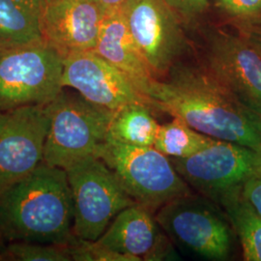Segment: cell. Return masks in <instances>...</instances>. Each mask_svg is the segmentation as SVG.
<instances>
[{
	"mask_svg": "<svg viewBox=\"0 0 261 261\" xmlns=\"http://www.w3.org/2000/svg\"><path fill=\"white\" fill-rule=\"evenodd\" d=\"M155 111L213 139L261 151V117L244 108L202 67L177 64L151 84Z\"/></svg>",
	"mask_w": 261,
	"mask_h": 261,
	"instance_id": "obj_1",
	"label": "cell"
},
{
	"mask_svg": "<svg viewBox=\"0 0 261 261\" xmlns=\"http://www.w3.org/2000/svg\"><path fill=\"white\" fill-rule=\"evenodd\" d=\"M74 205L64 168L41 163L0 194V236L9 242L68 244Z\"/></svg>",
	"mask_w": 261,
	"mask_h": 261,
	"instance_id": "obj_2",
	"label": "cell"
},
{
	"mask_svg": "<svg viewBox=\"0 0 261 261\" xmlns=\"http://www.w3.org/2000/svg\"><path fill=\"white\" fill-rule=\"evenodd\" d=\"M155 218L186 254L205 260L232 258L237 236L224 209L212 199L194 194L181 196L162 206Z\"/></svg>",
	"mask_w": 261,
	"mask_h": 261,
	"instance_id": "obj_3",
	"label": "cell"
},
{
	"mask_svg": "<svg viewBox=\"0 0 261 261\" xmlns=\"http://www.w3.org/2000/svg\"><path fill=\"white\" fill-rule=\"evenodd\" d=\"M96 156L112 168L132 198L152 213L193 194L170 159L154 146H135L107 138Z\"/></svg>",
	"mask_w": 261,
	"mask_h": 261,
	"instance_id": "obj_4",
	"label": "cell"
},
{
	"mask_svg": "<svg viewBox=\"0 0 261 261\" xmlns=\"http://www.w3.org/2000/svg\"><path fill=\"white\" fill-rule=\"evenodd\" d=\"M49 123L44 163L66 169L96 155L107 140L114 112L62 90L48 103Z\"/></svg>",
	"mask_w": 261,
	"mask_h": 261,
	"instance_id": "obj_5",
	"label": "cell"
},
{
	"mask_svg": "<svg viewBox=\"0 0 261 261\" xmlns=\"http://www.w3.org/2000/svg\"><path fill=\"white\" fill-rule=\"evenodd\" d=\"M74 205V234L97 241L123 209L137 202L103 160L91 155L65 169Z\"/></svg>",
	"mask_w": 261,
	"mask_h": 261,
	"instance_id": "obj_6",
	"label": "cell"
},
{
	"mask_svg": "<svg viewBox=\"0 0 261 261\" xmlns=\"http://www.w3.org/2000/svg\"><path fill=\"white\" fill-rule=\"evenodd\" d=\"M63 68L45 42L0 48V111L50 103L64 88Z\"/></svg>",
	"mask_w": 261,
	"mask_h": 261,
	"instance_id": "obj_7",
	"label": "cell"
},
{
	"mask_svg": "<svg viewBox=\"0 0 261 261\" xmlns=\"http://www.w3.org/2000/svg\"><path fill=\"white\" fill-rule=\"evenodd\" d=\"M170 161L189 186L215 202L261 174V151L225 140H214L190 157Z\"/></svg>",
	"mask_w": 261,
	"mask_h": 261,
	"instance_id": "obj_8",
	"label": "cell"
},
{
	"mask_svg": "<svg viewBox=\"0 0 261 261\" xmlns=\"http://www.w3.org/2000/svg\"><path fill=\"white\" fill-rule=\"evenodd\" d=\"M122 13L152 74L163 79L186 49L182 20L165 0H129Z\"/></svg>",
	"mask_w": 261,
	"mask_h": 261,
	"instance_id": "obj_9",
	"label": "cell"
},
{
	"mask_svg": "<svg viewBox=\"0 0 261 261\" xmlns=\"http://www.w3.org/2000/svg\"><path fill=\"white\" fill-rule=\"evenodd\" d=\"M48 103L0 111V194L44 161Z\"/></svg>",
	"mask_w": 261,
	"mask_h": 261,
	"instance_id": "obj_10",
	"label": "cell"
},
{
	"mask_svg": "<svg viewBox=\"0 0 261 261\" xmlns=\"http://www.w3.org/2000/svg\"><path fill=\"white\" fill-rule=\"evenodd\" d=\"M203 67L237 102L261 117V56L239 33L210 38Z\"/></svg>",
	"mask_w": 261,
	"mask_h": 261,
	"instance_id": "obj_11",
	"label": "cell"
},
{
	"mask_svg": "<svg viewBox=\"0 0 261 261\" xmlns=\"http://www.w3.org/2000/svg\"><path fill=\"white\" fill-rule=\"evenodd\" d=\"M63 63V86L75 89L90 103L112 112L135 103H146L154 110L152 102L126 75L94 50L67 56Z\"/></svg>",
	"mask_w": 261,
	"mask_h": 261,
	"instance_id": "obj_12",
	"label": "cell"
},
{
	"mask_svg": "<svg viewBox=\"0 0 261 261\" xmlns=\"http://www.w3.org/2000/svg\"><path fill=\"white\" fill-rule=\"evenodd\" d=\"M107 14L91 0H56L45 5L44 42L63 59L94 50Z\"/></svg>",
	"mask_w": 261,
	"mask_h": 261,
	"instance_id": "obj_13",
	"label": "cell"
},
{
	"mask_svg": "<svg viewBox=\"0 0 261 261\" xmlns=\"http://www.w3.org/2000/svg\"><path fill=\"white\" fill-rule=\"evenodd\" d=\"M152 214L138 203L123 209L97 242L134 261L172 259L174 245Z\"/></svg>",
	"mask_w": 261,
	"mask_h": 261,
	"instance_id": "obj_14",
	"label": "cell"
},
{
	"mask_svg": "<svg viewBox=\"0 0 261 261\" xmlns=\"http://www.w3.org/2000/svg\"><path fill=\"white\" fill-rule=\"evenodd\" d=\"M94 51L117 68L148 98L156 77L132 37L122 10L106 16Z\"/></svg>",
	"mask_w": 261,
	"mask_h": 261,
	"instance_id": "obj_15",
	"label": "cell"
},
{
	"mask_svg": "<svg viewBox=\"0 0 261 261\" xmlns=\"http://www.w3.org/2000/svg\"><path fill=\"white\" fill-rule=\"evenodd\" d=\"M44 0H0V48L43 43Z\"/></svg>",
	"mask_w": 261,
	"mask_h": 261,
	"instance_id": "obj_16",
	"label": "cell"
},
{
	"mask_svg": "<svg viewBox=\"0 0 261 261\" xmlns=\"http://www.w3.org/2000/svg\"><path fill=\"white\" fill-rule=\"evenodd\" d=\"M216 203L224 209L233 226L244 260L261 261V216L243 197L242 188L224 194Z\"/></svg>",
	"mask_w": 261,
	"mask_h": 261,
	"instance_id": "obj_17",
	"label": "cell"
},
{
	"mask_svg": "<svg viewBox=\"0 0 261 261\" xmlns=\"http://www.w3.org/2000/svg\"><path fill=\"white\" fill-rule=\"evenodd\" d=\"M146 103H129L114 112L108 137L125 144L153 146L160 125Z\"/></svg>",
	"mask_w": 261,
	"mask_h": 261,
	"instance_id": "obj_18",
	"label": "cell"
},
{
	"mask_svg": "<svg viewBox=\"0 0 261 261\" xmlns=\"http://www.w3.org/2000/svg\"><path fill=\"white\" fill-rule=\"evenodd\" d=\"M214 140L174 117L172 121L160 125L153 146L168 158L183 159L205 148Z\"/></svg>",
	"mask_w": 261,
	"mask_h": 261,
	"instance_id": "obj_19",
	"label": "cell"
},
{
	"mask_svg": "<svg viewBox=\"0 0 261 261\" xmlns=\"http://www.w3.org/2000/svg\"><path fill=\"white\" fill-rule=\"evenodd\" d=\"M0 260L70 261L68 244L10 242L0 253Z\"/></svg>",
	"mask_w": 261,
	"mask_h": 261,
	"instance_id": "obj_20",
	"label": "cell"
},
{
	"mask_svg": "<svg viewBox=\"0 0 261 261\" xmlns=\"http://www.w3.org/2000/svg\"><path fill=\"white\" fill-rule=\"evenodd\" d=\"M72 260L75 261H134L130 257L102 246L97 241H88L74 237L68 243Z\"/></svg>",
	"mask_w": 261,
	"mask_h": 261,
	"instance_id": "obj_21",
	"label": "cell"
},
{
	"mask_svg": "<svg viewBox=\"0 0 261 261\" xmlns=\"http://www.w3.org/2000/svg\"><path fill=\"white\" fill-rule=\"evenodd\" d=\"M216 3L233 27L261 21V0H216Z\"/></svg>",
	"mask_w": 261,
	"mask_h": 261,
	"instance_id": "obj_22",
	"label": "cell"
},
{
	"mask_svg": "<svg viewBox=\"0 0 261 261\" xmlns=\"http://www.w3.org/2000/svg\"><path fill=\"white\" fill-rule=\"evenodd\" d=\"M182 21L190 22L201 17L208 9V0H165Z\"/></svg>",
	"mask_w": 261,
	"mask_h": 261,
	"instance_id": "obj_23",
	"label": "cell"
},
{
	"mask_svg": "<svg viewBox=\"0 0 261 261\" xmlns=\"http://www.w3.org/2000/svg\"><path fill=\"white\" fill-rule=\"evenodd\" d=\"M242 196L253 210L261 216V174L251 178L244 184Z\"/></svg>",
	"mask_w": 261,
	"mask_h": 261,
	"instance_id": "obj_24",
	"label": "cell"
},
{
	"mask_svg": "<svg viewBox=\"0 0 261 261\" xmlns=\"http://www.w3.org/2000/svg\"><path fill=\"white\" fill-rule=\"evenodd\" d=\"M239 33L261 56V21L252 24L235 25Z\"/></svg>",
	"mask_w": 261,
	"mask_h": 261,
	"instance_id": "obj_25",
	"label": "cell"
},
{
	"mask_svg": "<svg viewBox=\"0 0 261 261\" xmlns=\"http://www.w3.org/2000/svg\"><path fill=\"white\" fill-rule=\"evenodd\" d=\"M108 15L112 12L123 9L129 0H91Z\"/></svg>",
	"mask_w": 261,
	"mask_h": 261,
	"instance_id": "obj_26",
	"label": "cell"
},
{
	"mask_svg": "<svg viewBox=\"0 0 261 261\" xmlns=\"http://www.w3.org/2000/svg\"><path fill=\"white\" fill-rule=\"evenodd\" d=\"M56 0H44V2H45V5L46 4H48V3H51V2H55Z\"/></svg>",
	"mask_w": 261,
	"mask_h": 261,
	"instance_id": "obj_27",
	"label": "cell"
}]
</instances>
